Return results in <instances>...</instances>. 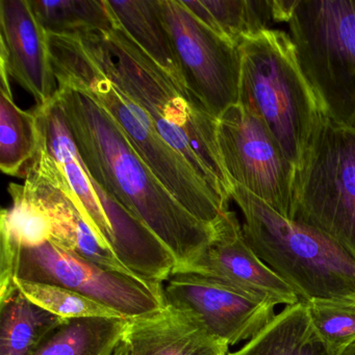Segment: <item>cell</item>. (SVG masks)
<instances>
[{"instance_id": "cell-6", "label": "cell", "mask_w": 355, "mask_h": 355, "mask_svg": "<svg viewBox=\"0 0 355 355\" xmlns=\"http://www.w3.org/2000/svg\"><path fill=\"white\" fill-rule=\"evenodd\" d=\"M288 24L326 114L355 130V0H295Z\"/></svg>"}, {"instance_id": "cell-2", "label": "cell", "mask_w": 355, "mask_h": 355, "mask_svg": "<svg viewBox=\"0 0 355 355\" xmlns=\"http://www.w3.org/2000/svg\"><path fill=\"white\" fill-rule=\"evenodd\" d=\"M47 41L58 84L85 91L99 103L174 198L195 218L213 226L228 211V203L164 140L146 112L114 80L101 32L47 34Z\"/></svg>"}, {"instance_id": "cell-21", "label": "cell", "mask_w": 355, "mask_h": 355, "mask_svg": "<svg viewBox=\"0 0 355 355\" xmlns=\"http://www.w3.org/2000/svg\"><path fill=\"white\" fill-rule=\"evenodd\" d=\"M39 146L34 111H24L14 101L10 82L0 88V168L8 175L24 178Z\"/></svg>"}, {"instance_id": "cell-20", "label": "cell", "mask_w": 355, "mask_h": 355, "mask_svg": "<svg viewBox=\"0 0 355 355\" xmlns=\"http://www.w3.org/2000/svg\"><path fill=\"white\" fill-rule=\"evenodd\" d=\"M107 3L122 30L157 65L184 86L159 0H107Z\"/></svg>"}, {"instance_id": "cell-22", "label": "cell", "mask_w": 355, "mask_h": 355, "mask_svg": "<svg viewBox=\"0 0 355 355\" xmlns=\"http://www.w3.org/2000/svg\"><path fill=\"white\" fill-rule=\"evenodd\" d=\"M128 321L109 318L67 320L35 355H113L123 340Z\"/></svg>"}, {"instance_id": "cell-3", "label": "cell", "mask_w": 355, "mask_h": 355, "mask_svg": "<svg viewBox=\"0 0 355 355\" xmlns=\"http://www.w3.org/2000/svg\"><path fill=\"white\" fill-rule=\"evenodd\" d=\"M101 35L114 80L146 112L164 140L192 165L224 202H230L232 184L220 155L218 119L119 24Z\"/></svg>"}, {"instance_id": "cell-15", "label": "cell", "mask_w": 355, "mask_h": 355, "mask_svg": "<svg viewBox=\"0 0 355 355\" xmlns=\"http://www.w3.org/2000/svg\"><path fill=\"white\" fill-rule=\"evenodd\" d=\"M130 355H227L230 348L214 338L187 311L166 304L128 320L123 336Z\"/></svg>"}, {"instance_id": "cell-10", "label": "cell", "mask_w": 355, "mask_h": 355, "mask_svg": "<svg viewBox=\"0 0 355 355\" xmlns=\"http://www.w3.org/2000/svg\"><path fill=\"white\" fill-rule=\"evenodd\" d=\"M16 278L71 288L128 320L155 313L166 305L164 284L112 271L49 243L20 251Z\"/></svg>"}, {"instance_id": "cell-7", "label": "cell", "mask_w": 355, "mask_h": 355, "mask_svg": "<svg viewBox=\"0 0 355 355\" xmlns=\"http://www.w3.org/2000/svg\"><path fill=\"white\" fill-rule=\"evenodd\" d=\"M293 220L319 230L355 259V130L329 116L297 169Z\"/></svg>"}, {"instance_id": "cell-17", "label": "cell", "mask_w": 355, "mask_h": 355, "mask_svg": "<svg viewBox=\"0 0 355 355\" xmlns=\"http://www.w3.org/2000/svg\"><path fill=\"white\" fill-rule=\"evenodd\" d=\"M201 22L240 46L273 24H288L295 0H182Z\"/></svg>"}, {"instance_id": "cell-11", "label": "cell", "mask_w": 355, "mask_h": 355, "mask_svg": "<svg viewBox=\"0 0 355 355\" xmlns=\"http://www.w3.org/2000/svg\"><path fill=\"white\" fill-rule=\"evenodd\" d=\"M164 297L228 348L257 336L276 315L275 305L192 272L172 274L164 282Z\"/></svg>"}, {"instance_id": "cell-1", "label": "cell", "mask_w": 355, "mask_h": 355, "mask_svg": "<svg viewBox=\"0 0 355 355\" xmlns=\"http://www.w3.org/2000/svg\"><path fill=\"white\" fill-rule=\"evenodd\" d=\"M57 98L90 178L169 249L176 261L174 272L190 266L209 244L213 226L174 198L117 122L88 93L59 84Z\"/></svg>"}, {"instance_id": "cell-5", "label": "cell", "mask_w": 355, "mask_h": 355, "mask_svg": "<svg viewBox=\"0 0 355 355\" xmlns=\"http://www.w3.org/2000/svg\"><path fill=\"white\" fill-rule=\"evenodd\" d=\"M230 198L242 211L251 248L301 300L355 303V259L344 248L315 228L280 215L238 184H232Z\"/></svg>"}, {"instance_id": "cell-12", "label": "cell", "mask_w": 355, "mask_h": 355, "mask_svg": "<svg viewBox=\"0 0 355 355\" xmlns=\"http://www.w3.org/2000/svg\"><path fill=\"white\" fill-rule=\"evenodd\" d=\"M176 272L207 276L275 306L301 301L294 288L257 257L245 239L236 214L230 209L214 224L211 240L202 252Z\"/></svg>"}, {"instance_id": "cell-13", "label": "cell", "mask_w": 355, "mask_h": 355, "mask_svg": "<svg viewBox=\"0 0 355 355\" xmlns=\"http://www.w3.org/2000/svg\"><path fill=\"white\" fill-rule=\"evenodd\" d=\"M0 71L28 91L36 101V107L55 99L59 84L47 34L30 0H0Z\"/></svg>"}, {"instance_id": "cell-9", "label": "cell", "mask_w": 355, "mask_h": 355, "mask_svg": "<svg viewBox=\"0 0 355 355\" xmlns=\"http://www.w3.org/2000/svg\"><path fill=\"white\" fill-rule=\"evenodd\" d=\"M218 145L232 184H238L293 219L296 168L263 122L241 105L218 118Z\"/></svg>"}, {"instance_id": "cell-14", "label": "cell", "mask_w": 355, "mask_h": 355, "mask_svg": "<svg viewBox=\"0 0 355 355\" xmlns=\"http://www.w3.org/2000/svg\"><path fill=\"white\" fill-rule=\"evenodd\" d=\"M33 111L36 114L39 143L57 166L88 225L103 244L113 252L111 224L85 168L57 96L43 107H35Z\"/></svg>"}, {"instance_id": "cell-25", "label": "cell", "mask_w": 355, "mask_h": 355, "mask_svg": "<svg viewBox=\"0 0 355 355\" xmlns=\"http://www.w3.org/2000/svg\"><path fill=\"white\" fill-rule=\"evenodd\" d=\"M305 303L318 334L336 353L354 342L355 303L325 299Z\"/></svg>"}, {"instance_id": "cell-19", "label": "cell", "mask_w": 355, "mask_h": 355, "mask_svg": "<svg viewBox=\"0 0 355 355\" xmlns=\"http://www.w3.org/2000/svg\"><path fill=\"white\" fill-rule=\"evenodd\" d=\"M67 320L26 298L18 288L0 299V355H35Z\"/></svg>"}, {"instance_id": "cell-8", "label": "cell", "mask_w": 355, "mask_h": 355, "mask_svg": "<svg viewBox=\"0 0 355 355\" xmlns=\"http://www.w3.org/2000/svg\"><path fill=\"white\" fill-rule=\"evenodd\" d=\"M184 88L216 119L238 105L240 46L201 22L182 0H159Z\"/></svg>"}, {"instance_id": "cell-16", "label": "cell", "mask_w": 355, "mask_h": 355, "mask_svg": "<svg viewBox=\"0 0 355 355\" xmlns=\"http://www.w3.org/2000/svg\"><path fill=\"white\" fill-rule=\"evenodd\" d=\"M92 184L111 224L114 254L141 279L164 284L176 268L175 259L169 249L140 219L93 180Z\"/></svg>"}, {"instance_id": "cell-4", "label": "cell", "mask_w": 355, "mask_h": 355, "mask_svg": "<svg viewBox=\"0 0 355 355\" xmlns=\"http://www.w3.org/2000/svg\"><path fill=\"white\" fill-rule=\"evenodd\" d=\"M239 105L257 116L298 169L327 116L301 68L290 34L268 30L240 45Z\"/></svg>"}, {"instance_id": "cell-26", "label": "cell", "mask_w": 355, "mask_h": 355, "mask_svg": "<svg viewBox=\"0 0 355 355\" xmlns=\"http://www.w3.org/2000/svg\"><path fill=\"white\" fill-rule=\"evenodd\" d=\"M113 355H130V353H128V345H126L124 338L121 342H120V344L118 345V347L116 348L115 352L113 353Z\"/></svg>"}, {"instance_id": "cell-27", "label": "cell", "mask_w": 355, "mask_h": 355, "mask_svg": "<svg viewBox=\"0 0 355 355\" xmlns=\"http://www.w3.org/2000/svg\"><path fill=\"white\" fill-rule=\"evenodd\" d=\"M338 355H355V340L343 348Z\"/></svg>"}, {"instance_id": "cell-23", "label": "cell", "mask_w": 355, "mask_h": 355, "mask_svg": "<svg viewBox=\"0 0 355 355\" xmlns=\"http://www.w3.org/2000/svg\"><path fill=\"white\" fill-rule=\"evenodd\" d=\"M30 3L37 20L49 35L107 33L118 26L107 0H30Z\"/></svg>"}, {"instance_id": "cell-18", "label": "cell", "mask_w": 355, "mask_h": 355, "mask_svg": "<svg viewBox=\"0 0 355 355\" xmlns=\"http://www.w3.org/2000/svg\"><path fill=\"white\" fill-rule=\"evenodd\" d=\"M227 355H338L311 323L306 303L288 305L242 348Z\"/></svg>"}, {"instance_id": "cell-24", "label": "cell", "mask_w": 355, "mask_h": 355, "mask_svg": "<svg viewBox=\"0 0 355 355\" xmlns=\"http://www.w3.org/2000/svg\"><path fill=\"white\" fill-rule=\"evenodd\" d=\"M15 284L18 290L35 304L64 320L85 318L125 319L111 307L71 288L19 278H16Z\"/></svg>"}]
</instances>
